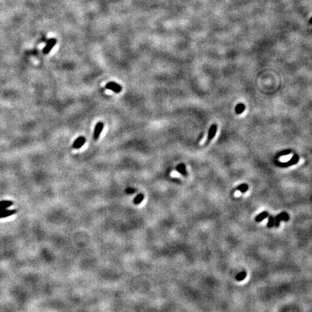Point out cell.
<instances>
[{
	"label": "cell",
	"instance_id": "9a60e30c",
	"mask_svg": "<svg viewBox=\"0 0 312 312\" xmlns=\"http://www.w3.org/2000/svg\"><path fill=\"white\" fill-rule=\"evenodd\" d=\"M144 199V195L143 194H138L137 196L135 198V199H134V202H135V204H139L140 202L143 201Z\"/></svg>",
	"mask_w": 312,
	"mask_h": 312
},
{
	"label": "cell",
	"instance_id": "4fadbf2b",
	"mask_svg": "<svg viewBox=\"0 0 312 312\" xmlns=\"http://www.w3.org/2000/svg\"><path fill=\"white\" fill-rule=\"evenodd\" d=\"M249 186L246 184H241L237 187V190L241 191V193H245L248 191Z\"/></svg>",
	"mask_w": 312,
	"mask_h": 312
},
{
	"label": "cell",
	"instance_id": "8fae6325",
	"mask_svg": "<svg viewBox=\"0 0 312 312\" xmlns=\"http://www.w3.org/2000/svg\"><path fill=\"white\" fill-rule=\"evenodd\" d=\"M244 110H245V106L244 103H238L235 108L236 113H237V114H241V113H242L244 111Z\"/></svg>",
	"mask_w": 312,
	"mask_h": 312
},
{
	"label": "cell",
	"instance_id": "5bb4252c",
	"mask_svg": "<svg viewBox=\"0 0 312 312\" xmlns=\"http://www.w3.org/2000/svg\"><path fill=\"white\" fill-rule=\"evenodd\" d=\"M275 225V217L273 216H270L268 219V222H267V227L269 229H271V228L274 227Z\"/></svg>",
	"mask_w": 312,
	"mask_h": 312
},
{
	"label": "cell",
	"instance_id": "3957f363",
	"mask_svg": "<svg viewBox=\"0 0 312 312\" xmlns=\"http://www.w3.org/2000/svg\"><path fill=\"white\" fill-rule=\"evenodd\" d=\"M103 122H98V123L96 124V127H95L94 130V133H93V137L95 140H98L99 137H100V133L102 132L103 129Z\"/></svg>",
	"mask_w": 312,
	"mask_h": 312
},
{
	"label": "cell",
	"instance_id": "5b68a950",
	"mask_svg": "<svg viewBox=\"0 0 312 312\" xmlns=\"http://www.w3.org/2000/svg\"><path fill=\"white\" fill-rule=\"evenodd\" d=\"M57 44V39L55 38H51V39L49 40L48 43H47L46 46L44 49V53H49L50 52V51L53 48V46H55V44Z\"/></svg>",
	"mask_w": 312,
	"mask_h": 312
},
{
	"label": "cell",
	"instance_id": "30bf717a",
	"mask_svg": "<svg viewBox=\"0 0 312 312\" xmlns=\"http://www.w3.org/2000/svg\"><path fill=\"white\" fill-rule=\"evenodd\" d=\"M277 216L278 217V218L280 221H285V222H287V221L289 220L290 219L289 216H288V214L286 212H282L281 213L277 215Z\"/></svg>",
	"mask_w": 312,
	"mask_h": 312
},
{
	"label": "cell",
	"instance_id": "ac0fdd59",
	"mask_svg": "<svg viewBox=\"0 0 312 312\" xmlns=\"http://www.w3.org/2000/svg\"><path fill=\"white\" fill-rule=\"evenodd\" d=\"M309 23H310V24H312V18L309 20Z\"/></svg>",
	"mask_w": 312,
	"mask_h": 312
},
{
	"label": "cell",
	"instance_id": "2e32d148",
	"mask_svg": "<svg viewBox=\"0 0 312 312\" xmlns=\"http://www.w3.org/2000/svg\"><path fill=\"white\" fill-rule=\"evenodd\" d=\"M290 152H291V151H290V150H283V152H281L280 153V156H286V155L290 154Z\"/></svg>",
	"mask_w": 312,
	"mask_h": 312
},
{
	"label": "cell",
	"instance_id": "7a4b0ae2",
	"mask_svg": "<svg viewBox=\"0 0 312 312\" xmlns=\"http://www.w3.org/2000/svg\"><path fill=\"white\" fill-rule=\"evenodd\" d=\"M106 88L107 89L112 90V91L116 92V93H119L122 90V86L119 85V84L114 83V82H110V83H107Z\"/></svg>",
	"mask_w": 312,
	"mask_h": 312
},
{
	"label": "cell",
	"instance_id": "e0dca14e",
	"mask_svg": "<svg viewBox=\"0 0 312 312\" xmlns=\"http://www.w3.org/2000/svg\"><path fill=\"white\" fill-rule=\"evenodd\" d=\"M126 192L130 193V194L135 193V189H126Z\"/></svg>",
	"mask_w": 312,
	"mask_h": 312
},
{
	"label": "cell",
	"instance_id": "6da1fadb",
	"mask_svg": "<svg viewBox=\"0 0 312 312\" xmlns=\"http://www.w3.org/2000/svg\"><path fill=\"white\" fill-rule=\"evenodd\" d=\"M12 202L9 201L0 202V218H6V217L12 216V215H13L16 212L15 210H7L8 207L12 205Z\"/></svg>",
	"mask_w": 312,
	"mask_h": 312
},
{
	"label": "cell",
	"instance_id": "7c38bea8",
	"mask_svg": "<svg viewBox=\"0 0 312 312\" xmlns=\"http://www.w3.org/2000/svg\"><path fill=\"white\" fill-rule=\"evenodd\" d=\"M246 275L247 274H246V271H242V272L238 273V274L236 275V279L238 281H242V280H244L245 278H246Z\"/></svg>",
	"mask_w": 312,
	"mask_h": 312
},
{
	"label": "cell",
	"instance_id": "ba28073f",
	"mask_svg": "<svg viewBox=\"0 0 312 312\" xmlns=\"http://www.w3.org/2000/svg\"><path fill=\"white\" fill-rule=\"evenodd\" d=\"M176 171H177L178 173H180L181 174H182L183 176H186L187 175V172L186 170V165L183 163H181V164L178 165L176 166Z\"/></svg>",
	"mask_w": 312,
	"mask_h": 312
},
{
	"label": "cell",
	"instance_id": "8992f818",
	"mask_svg": "<svg viewBox=\"0 0 312 312\" xmlns=\"http://www.w3.org/2000/svg\"><path fill=\"white\" fill-rule=\"evenodd\" d=\"M216 132H217V125L216 124H212V125L210 127L209 131H208V135H207L208 140L209 141L211 140V139L216 136Z\"/></svg>",
	"mask_w": 312,
	"mask_h": 312
},
{
	"label": "cell",
	"instance_id": "277c9868",
	"mask_svg": "<svg viewBox=\"0 0 312 312\" xmlns=\"http://www.w3.org/2000/svg\"><path fill=\"white\" fill-rule=\"evenodd\" d=\"M85 137H79L75 139L74 143H73L72 147L74 149H79L84 145L85 143Z\"/></svg>",
	"mask_w": 312,
	"mask_h": 312
},
{
	"label": "cell",
	"instance_id": "9c48e42d",
	"mask_svg": "<svg viewBox=\"0 0 312 312\" xmlns=\"http://www.w3.org/2000/svg\"><path fill=\"white\" fill-rule=\"evenodd\" d=\"M268 212H267V211H264V212H261V213L258 215L257 216H256V218H255V220L257 221V222L258 223H259V222H262V220H264L266 218H267L268 217Z\"/></svg>",
	"mask_w": 312,
	"mask_h": 312
},
{
	"label": "cell",
	"instance_id": "52a82bcc",
	"mask_svg": "<svg viewBox=\"0 0 312 312\" xmlns=\"http://www.w3.org/2000/svg\"><path fill=\"white\" fill-rule=\"evenodd\" d=\"M298 160H299V157H298V155H294V156H293V158L290 159V160H288L287 163H283V164L282 165H283V166H284V167L290 166V165L296 164V163L298 162Z\"/></svg>",
	"mask_w": 312,
	"mask_h": 312
}]
</instances>
